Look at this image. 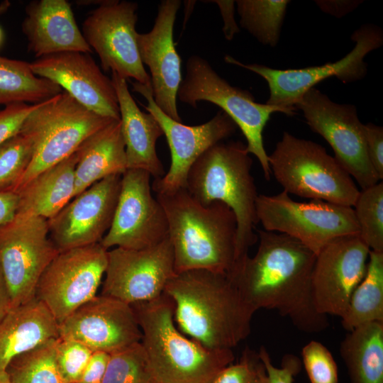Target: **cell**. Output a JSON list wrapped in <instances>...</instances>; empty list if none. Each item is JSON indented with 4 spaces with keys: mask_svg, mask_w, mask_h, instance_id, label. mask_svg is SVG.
Returning a JSON list of instances; mask_svg holds the SVG:
<instances>
[{
    "mask_svg": "<svg viewBox=\"0 0 383 383\" xmlns=\"http://www.w3.org/2000/svg\"><path fill=\"white\" fill-rule=\"evenodd\" d=\"M113 121L89 110L63 91L39 103L20 130L31 141L33 155L13 192L74 154L87 138Z\"/></svg>",
    "mask_w": 383,
    "mask_h": 383,
    "instance_id": "obj_7",
    "label": "cell"
},
{
    "mask_svg": "<svg viewBox=\"0 0 383 383\" xmlns=\"http://www.w3.org/2000/svg\"><path fill=\"white\" fill-rule=\"evenodd\" d=\"M131 84L133 91L140 94L147 100V106H142L160 124L171 153L168 172L162 177L154 179L152 190L155 194L170 193L186 188L188 172L194 162L210 147L233 135L237 126L223 111L203 124L184 125L169 117L158 108L153 100L151 85L137 82Z\"/></svg>",
    "mask_w": 383,
    "mask_h": 383,
    "instance_id": "obj_16",
    "label": "cell"
},
{
    "mask_svg": "<svg viewBox=\"0 0 383 383\" xmlns=\"http://www.w3.org/2000/svg\"><path fill=\"white\" fill-rule=\"evenodd\" d=\"M77 161L74 152L15 191L18 195L16 215L48 220L60 212L74 197Z\"/></svg>",
    "mask_w": 383,
    "mask_h": 383,
    "instance_id": "obj_27",
    "label": "cell"
},
{
    "mask_svg": "<svg viewBox=\"0 0 383 383\" xmlns=\"http://www.w3.org/2000/svg\"><path fill=\"white\" fill-rule=\"evenodd\" d=\"M268 160L271 172L289 194L350 207L359 196L352 177L313 141L284 131Z\"/></svg>",
    "mask_w": 383,
    "mask_h": 383,
    "instance_id": "obj_6",
    "label": "cell"
},
{
    "mask_svg": "<svg viewBox=\"0 0 383 383\" xmlns=\"http://www.w3.org/2000/svg\"><path fill=\"white\" fill-rule=\"evenodd\" d=\"M2 40H3V31H2L1 28H0V45L2 43Z\"/></svg>",
    "mask_w": 383,
    "mask_h": 383,
    "instance_id": "obj_49",
    "label": "cell"
},
{
    "mask_svg": "<svg viewBox=\"0 0 383 383\" xmlns=\"http://www.w3.org/2000/svg\"><path fill=\"white\" fill-rule=\"evenodd\" d=\"M353 206L360 238L370 250L383 252V183L362 189Z\"/></svg>",
    "mask_w": 383,
    "mask_h": 383,
    "instance_id": "obj_33",
    "label": "cell"
},
{
    "mask_svg": "<svg viewBox=\"0 0 383 383\" xmlns=\"http://www.w3.org/2000/svg\"><path fill=\"white\" fill-rule=\"evenodd\" d=\"M62 91L54 82L35 75L30 63L0 56V105L35 104Z\"/></svg>",
    "mask_w": 383,
    "mask_h": 383,
    "instance_id": "obj_29",
    "label": "cell"
},
{
    "mask_svg": "<svg viewBox=\"0 0 383 383\" xmlns=\"http://www.w3.org/2000/svg\"><path fill=\"white\" fill-rule=\"evenodd\" d=\"M33 72L48 79L89 110L120 120L117 95L111 79L90 56L81 52H63L37 58L30 63Z\"/></svg>",
    "mask_w": 383,
    "mask_h": 383,
    "instance_id": "obj_21",
    "label": "cell"
},
{
    "mask_svg": "<svg viewBox=\"0 0 383 383\" xmlns=\"http://www.w3.org/2000/svg\"><path fill=\"white\" fill-rule=\"evenodd\" d=\"M75 154L74 197L106 177L122 175L128 168L120 120L112 121L87 138Z\"/></svg>",
    "mask_w": 383,
    "mask_h": 383,
    "instance_id": "obj_26",
    "label": "cell"
},
{
    "mask_svg": "<svg viewBox=\"0 0 383 383\" xmlns=\"http://www.w3.org/2000/svg\"><path fill=\"white\" fill-rule=\"evenodd\" d=\"M56 339L14 357L6 370L10 383H67L56 362Z\"/></svg>",
    "mask_w": 383,
    "mask_h": 383,
    "instance_id": "obj_32",
    "label": "cell"
},
{
    "mask_svg": "<svg viewBox=\"0 0 383 383\" xmlns=\"http://www.w3.org/2000/svg\"><path fill=\"white\" fill-rule=\"evenodd\" d=\"M179 0H163L158 6L152 30L137 33L140 60L150 72L153 100L169 117L182 122L177 106V92L182 81L181 58L175 48L173 30Z\"/></svg>",
    "mask_w": 383,
    "mask_h": 383,
    "instance_id": "obj_22",
    "label": "cell"
},
{
    "mask_svg": "<svg viewBox=\"0 0 383 383\" xmlns=\"http://www.w3.org/2000/svg\"><path fill=\"white\" fill-rule=\"evenodd\" d=\"M366 274L341 318L348 332L370 322L383 323V252L370 251Z\"/></svg>",
    "mask_w": 383,
    "mask_h": 383,
    "instance_id": "obj_30",
    "label": "cell"
},
{
    "mask_svg": "<svg viewBox=\"0 0 383 383\" xmlns=\"http://www.w3.org/2000/svg\"><path fill=\"white\" fill-rule=\"evenodd\" d=\"M368 158L379 180L383 179V128L372 123L364 124Z\"/></svg>",
    "mask_w": 383,
    "mask_h": 383,
    "instance_id": "obj_41",
    "label": "cell"
},
{
    "mask_svg": "<svg viewBox=\"0 0 383 383\" xmlns=\"http://www.w3.org/2000/svg\"><path fill=\"white\" fill-rule=\"evenodd\" d=\"M137 9L135 2L106 0L85 18L82 34L98 55L105 72L151 85L137 45Z\"/></svg>",
    "mask_w": 383,
    "mask_h": 383,
    "instance_id": "obj_14",
    "label": "cell"
},
{
    "mask_svg": "<svg viewBox=\"0 0 383 383\" xmlns=\"http://www.w3.org/2000/svg\"><path fill=\"white\" fill-rule=\"evenodd\" d=\"M101 383H157L141 342L110 354Z\"/></svg>",
    "mask_w": 383,
    "mask_h": 383,
    "instance_id": "obj_34",
    "label": "cell"
},
{
    "mask_svg": "<svg viewBox=\"0 0 383 383\" xmlns=\"http://www.w3.org/2000/svg\"><path fill=\"white\" fill-rule=\"evenodd\" d=\"M351 39L355 47L344 57L318 66L279 70L257 63L244 64L228 55L224 60L258 74L267 82L270 89L267 104L296 110L295 105L304 94L326 79L336 77L343 83H350L366 76L367 64L365 57L382 45V30L376 25H362L352 34Z\"/></svg>",
    "mask_w": 383,
    "mask_h": 383,
    "instance_id": "obj_10",
    "label": "cell"
},
{
    "mask_svg": "<svg viewBox=\"0 0 383 383\" xmlns=\"http://www.w3.org/2000/svg\"><path fill=\"white\" fill-rule=\"evenodd\" d=\"M315 2L323 12L336 18H342L356 9L363 1L318 0Z\"/></svg>",
    "mask_w": 383,
    "mask_h": 383,
    "instance_id": "obj_43",
    "label": "cell"
},
{
    "mask_svg": "<svg viewBox=\"0 0 383 383\" xmlns=\"http://www.w3.org/2000/svg\"><path fill=\"white\" fill-rule=\"evenodd\" d=\"M150 179V173L139 169H127L121 175L113 218L100 242L107 250L148 248L168 238L166 214L152 195Z\"/></svg>",
    "mask_w": 383,
    "mask_h": 383,
    "instance_id": "obj_15",
    "label": "cell"
},
{
    "mask_svg": "<svg viewBox=\"0 0 383 383\" xmlns=\"http://www.w3.org/2000/svg\"><path fill=\"white\" fill-rule=\"evenodd\" d=\"M121 181V174H113L96 182L47 220L59 252L100 243L113 218Z\"/></svg>",
    "mask_w": 383,
    "mask_h": 383,
    "instance_id": "obj_19",
    "label": "cell"
},
{
    "mask_svg": "<svg viewBox=\"0 0 383 383\" xmlns=\"http://www.w3.org/2000/svg\"><path fill=\"white\" fill-rule=\"evenodd\" d=\"M0 383H10L6 372L0 373Z\"/></svg>",
    "mask_w": 383,
    "mask_h": 383,
    "instance_id": "obj_48",
    "label": "cell"
},
{
    "mask_svg": "<svg viewBox=\"0 0 383 383\" xmlns=\"http://www.w3.org/2000/svg\"><path fill=\"white\" fill-rule=\"evenodd\" d=\"M21 29L28 50L37 58L63 52H91L66 0L30 1Z\"/></svg>",
    "mask_w": 383,
    "mask_h": 383,
    "instance_id": "obj_23",
    "label": "cell"
},
{
    "mask_svg": "<svg viewBox=\"0 0 383 383\" xmlns=\"http://www.w3.org/2000/svg\"><path fill=\"white\" fill-rule=\"evenodd\" d=\"M240 24L260 43L275 47L290 1L238 0Z\"/></svg>",
    "mask_w": 383,
    "mask_h": 383,
    "instance_id": "obj_31",
    "label": "cell"
},
{
    "mask_svg": "<svg viewBox=\"0 0 383 383\" xmlns=\"http://www.w3.org/2000/svg\"><path fill=\"white\" fill-rule=\"evenodd\" d=\"M219 8L223 20V32L226 39L231 40L240 32V28L234 18L235 1H211Z\"/></svg>",
    "mask_w": 383,
    "mask_h": 383,
    "instance_id": "obj_44",
    "label": "cell"
},
{
    "mask_svg": "<svg viewBox=\"0 0 383 383\" xmlns=\"http://www.w3.org/2000/svg\"><path fill=\"white\" fill-rule=\"evenodd\" d=\"M62 338L77 340L93 352L109 354L142 339L132 306L113 297L96 296L59 323Z\"/></svg>",
    "mask_w": 383,
    "mask_h": 383,
    "instance_id": "obj_20",
    "label": "cell"
},
{
    "mask_svg": "<svg viewBox=\"0 0 383 383\" xmlns=\"http://www.w3.org/2000/svg\"><path fill=\"white\" fill-rule=\"evenodd\" d=\"M350 383H383V323L348 331L340 345Z\"/></svg>",
    "mask_w": 383,
    "mask_h": 383,
    "instance_id": "obj_28",
    "label": "cell"
},
{
    "mask_svg": "<svg viewBox=\"0 0 383 383\" xmlns=\"http://www.w3.org/2000/svg\"><path fill=\"white\" fill-rule=\"evenodd\" d=\"M253 257L238 260L229 274L245 301L256 311L273 309L300 331L317 333L329 323L313 302L311 277L316 255L286 234L257 230Z\"/></svg>",
    "mask_w": 383,
    "mask_h": 383,
    "instance_id": "obj_1",
    "label": "cell"
},
{
    "mask_svg": "<svg viewBox=\"0 0 383 383\" xmlns=\"http://www.w3.org/2000/svg\"><path fill=\"white\" fill-rule=\"evenodd\" d=\"M107 262L100 243L60 252L42 274L35 297L60 323L96 296Z\"/></svg>",
    "mask_w": 383,
    "mask_h": 383,
    "instance_id": "obj_13",
    "label": "cell"
},
{
    "mask_svg": "<svg viewBox=\"0 0 383 383\" xmlns=\"http://www.w3.org/2000/svg\"><path fill=\"white\" fill-rule=\"evenodd\" d=\"M370 251L360 235H350L332 240L316 255L311 291L319 313L343 317L366 274Z\"/></svg>",
    "mask_w": 383,
    "mask_h": 383,
    "instance_id": "obj_18",
    "label": "cell"
},
{
    "mask_svg": "<svg viewBox=\"0 0 383 383\" xmlns=\"http://www.w3.org/2000/svg\"><path fill=\"white\" fill-rule=\"evenodd\" d=\"M186 70L177 92L179 101L194 108L201 101L221 108L240 129L247 141V151L257 158L265 178L270 180L271 171L263 143L264 128L272 113L280 112L292 116L296 114V110L256 102L250 91L231 86L207 60L198 55L188 59Z\"/></svg>",
    "mask_w": 383,
    "mask_h": 383,
    "instance_id": "obj_8",
    "label": "cell"
},
{
    "mask_svg": "<svg viewBox=\"0 0 383 383\" xmlns=\"http://www.w3.org/2000/svg\"><path fill=\"white\" fill-rule=\"evenodd\" d=\"M111 79L118 102L127 168L145 170L155 179L162 177L165 172L155 145L163 135L162 129L151 113L139 109L129 91L127 79L113 72Z\"/></svg>",
    "mask_w": 383,
    "mask_h": 383,
    "instance_id": "obj_24",
    "label": "cell"
},
{
    "mask_svg": "<svg viewBox=\"0 0 383 383\" xmlns=\"http://www.w3.org/2000/svg\"><path fill=\"white\" fill-rule=\"evenodd\" d=\"M38 104H12L0 111V145L20 132L25 119Z\"/></svg>",
    "mask_w": 383,
    "mask_h": 383,
    "instance_id": "obj_40",
    "label": "cell"
},
{
    "mask_svg": "<svg viewBox=\"0 0 383 383\" xmlns=\"http://www.w3.org/2000/svg\"><path fill=\"white\" fill-rule=\"evenodd\" d=\"M155 194L166 214L175 273L206 270L229 274L237 260L233 211L218 201L203 205L186 188Z\"/></svg>",
    "mask_w": 383,
    "mask_h": 383,
    "instance_id": "obj_3",
    "label": "cell"
},
{
    "mask_svg": "<svg viewBox=\"0 0 383 383\" xmlns=\"http://www.w3.org/2000/svg\"><path fill=\"white\" fill-rule=\"evenodd\" d=\"M109 357L108 353L94 352L82 375L74 383H101Z\"/></svg>",
    "mask_w": 383,
    "mask_h": 383,
    "instance_id": "obj_42",
    "label": "cell"
},
{
    "mask_svg": "<svg viewBox=\"0 0 383 383\" xmlns=\"http://www.w3.org/2000/svg\"><path fill=\"white\" fill-rule=\"evenodd\" d=\"M307 125L332 148L334 157L362 189L378 183L367 156L364 124L353 104L333 101L316 87L307 91L295 105Z\"/></svg>",
    "mask_w": 383,
    "mask_h": 383,
    "instance_id": "obj_11",
    "label": "cell"
},
{
    "mask_svg": "<svg viewBox=\"0 0 383 383\" xmlns=\"http://www.w3.org/2000/svg\"><path fill=\"white\" fill-rule=\"evenodd\" d=\"M175 274L174 254L168 238L140 250L113 248L108 250V262L101 295L129 304L160 296Z\"/></svg>",
    "mask_w": 383,
    "mask_h": 383,
    "instance_id": "obj_17",
    "label": "cell"
},
{
    "mask_svg": "<svg viewBox=\"0 0 383 383\" xmlns=\"http://www.w3.org/2000/svg\"><path fill=\"white\" fill-rule=\"evenodd\" d=\"M59 252L43 218L16 215L0 227V267L12 309L35 298L42 274Z\"/></svg>",
    "mask_w": 383,
    "mask_h": 383,
    "instance_id": "obj_12",
    "label": "cell"
},
{
    "mask_svg": "<svg viewBox=\"0 0 383 383\" xmlns=\"http://www.w3.org/2000/svg\"><path fill=\"white\" fill-rule=\"evenodd\" d=\"M260 364L258 353L246 348L240 361L222 369L211 383H257Z\"/></svg>",
    "mask_w": 383,
    "mask_h": 383,
    "instance_id": "obj_39",
    "label": "cell"
},
{
    "mask_svg": "<svg viewBox=\"0 0 383 383\" xmlns=\"http://www.w3.org/2000/svg\"><path fill=\"white\" fill-rule=\"evenodd\" d=\"M142 333L141 344L157 383H211L234 360L232 350H211L175 326L172 300L165 293L131 304Z\"/></svg>",
    "mask_w": 383,
    "mask_h": 383,
    "instance_id": "obj_4",
    "label": "cell"
},
{
    "mask_svg": "<svg viewBox=\"0 0 383 383\" xmlns=\"http://www.w3.org/2000/svg\"><path fill=\"white\" fill-rule=\"evenodd\" d=\"M93 353L77 340L60 337L56 339V362L67 383H74L79 379Z\"/></svg>",
    "mask_w": 383,
    "mask_h": 383,
    "instance_id": "obj_36",
    "label": "cell"
},
{
    "mask_svg": "<svg viewBox=\"0 0 383 383\" xmlns=\"http://www.w3.org/2000/svg\"><path fill=\"white\" fill-rule=\"evenodd\" d=\"M33 155L31 141L20 132L0 145V192L14 190Z\"/></svg>",
    "mask_w": 383,
    "mask_h": 383,
    "instance_id": "obj_35",
    "label": "cell"
},
{
    "mask_svg": "<svg viewBox=\"0 0 383 383\" xmlns=\"http://www.w3.org/2000/svg\"><path fill=\"white\" fill-rule=\"evenodd\" d=\"M11 6V2L9 0H4L0 3V15L6 13Z\"/></svg>",
    "mask_w": 383,
    "mask_h": 383,
    "instance_id": "obj_47",
    "label": "cell"
},
{
    "mask_svg": "<svg viewBox=\"0 0 383 383\" xmlns=\"http://www.w3.org/2000/svg\"><path fill=\"white\" fill-rule=\"evenodd\" d=\"M18 195L13 191L0 192V227L11 222L16 216Z\"/></svg>",
    "mask_w": 383,
    "mask_h": 383,
    "instance_id": "obj_45",
    "label": "cell"
},
{
    "mask_svg": "<svg viewBox=\"0 0 383 383\" xmlns=\"http://www.w3.org/2000/svg\"><path fill=\"white\" fill-rule=\"evenodd\" d=\"M59 337V323L36 297L11 309L0 322V373L14 357Z\"/></svg>",
    "mask_w": 383,
    "mask_h": 383,
    "instance_id": "obj_25",
    "label": "cell"
},
{
    "mask_svg": "<svg viewBox=\"0 0 383 383\" xmlns=\"http://www.w3.org/2000/svg\"><path fill=\"white\" fill-rule=\"evenodd\" d=\"M256 212L265 231L294 238L316 255L338 238L360 235L353 207L321 200L296 201L284 190L275 195L258 194Z\"/></svg>",
    "mask_w": 383,
    "mask_h": 383,
    "instance_id": "obj_9",
    "label": "cell"
},
{
    "mask_svg": "<svg viewBox=\"0 0 383 383\" xmlns=\"http://www.w3.org/2000/svg\"><path fill=\"white\" fill-rule=\"evenodd\" d=\"M303 365L311 383H338V367L331 352L320 342L311 340L301 350Z\"/></svg>",
    "mask_w": 383,
    "mask_h": 383,
    "instance_id": "obj_37",
    "label": "cell"
},
{
    "mask_svg": "<svg viewBox=\"0 0 383 383\" xmlns=\"http://www.w3.org/2000/svg\"><path fill=\"white\" fill-rule=\"evenodd\" d=\"M261 364L257 371V383H292L294 377L301 370L300 360L295 355H285L281 367L274 366L270 356L264 346L258 352Z\"/></svg>",
    "mask_w": 383,
    "mask_h": 383,
    "instance_id": "obj_38",
    "label": "cell"
},
{
    "mask_svg": "<svg viewBox=\"0 0 383 383\" xmlns=\"http://www.w3.org/2000/svg\"><path fill=\"white\" fill-rule=\"evenodd\" d=\"M12 309L10 294L0 267V322Z\"/></svg>",
    "mask_w": 383,
    "mask_h": 383,
    "instance_id": "obj_46",
    "label": "cell"
},
{
    "mask_svg": "<svg viewBox=\"0 0 383 383\" xmlns=\"http://www.w3.org/2000/svg\"><path fill=\"white\" fill-rule=\"evenodd\" d=\"M252 159L241 141L219 142L201 154L190 167L186 189L203 205L218 201L234 213L237 222V260L248 255L258 240V196L251 174Z\"/></svg>",
    "mask_w": 383,
    "mask_h": 383,
    "instance_id": "obj_5",
    "label": "cell"
},
{
    "mask_svg": "<svg viewBox=\"0 0 383 383\" xmlns=\"http://www.w3.org/2000/svg\"><path fill=\"white\" fill-rule=\"evenodd\" d=\"M164 293L179 328L211 350H232L250 333L256 311L228 274L192 270L175 274Z\"/></svg>",
    "mask_w": 383,
    "mask_h": 383,
    "instance_id": "obj_2",
    "label": "cell"
}]
</instances>
